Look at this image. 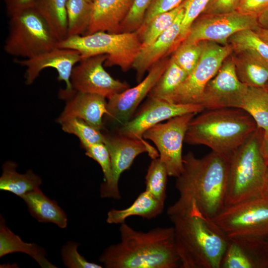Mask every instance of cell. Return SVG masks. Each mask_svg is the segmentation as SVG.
<instances>
[{"label": "cell", "instance_id": "cell-46", "mask_svg": "<svg viewBox=\"0 0 268 268\" xmlns=\"http://www.w3.org/2000/svg\"><path fill=\"white\" fill-rule=\"evenodd\" d=\"M253 30L258 37L268 45V29L258 26Z\"/></svg>", "mask_w": 268, "mask_h": 268}, {"label": "cell", "instance_id": "cell-10", "mask_svg": "<svg viewBox=\"0 0 268 268\" xmlns=\"http://www.w3.org/2000/svg\"><path fill=\"white\" fill-rule=\"evenodd\" d=\"M197 113H188L159 123L143 134V138L156 146L159 157L164 164L168 176L177 178L183 169V143L192 119Z\"/></svg>", "mask_w": 268, "mask_h": 268}, {"label": "cell", "instance_id": "cell-2", "mask_svg": "<svg viewBox=\"0 0 268 268\" xmlns=\"http://www.w3.org/2000/svg\"><path fill=\"white\" fill-rule=\"evenodd\" d=\"M121 241L107 247L99 258L106 268H176L180 260L174 229L157 227L146 232L121 224Z\"/></svg>", "mask_w": 268, "mask_h": 268}, {"label": "cell", "instance_id": "cell-29", "mask_svg": "<svg viewBox=\"0 0 268 268\" xmlns=\"http://www.w3.org/2000/svg\"><path fill=\"white\" fill-rule=\"evenodd\" d=\"M67 12V37L85 35L91 19L92 3L86 0H68Z\"/></svg>", "mask_w": 268, "mask_h": 268}, {"label": "cell", "instance_id": "cell-43", "mask_svg": "<svg viewBox=\"0 0 268 268\" xmlns=\"http://www.w3.org/2000/svg\"><path fill=\"white\" fill-rule=\"evenodd\" d=\"M9 17L22 9L33 7L35 0H3Z\"/></svg>", "mask_w": 268, "mask_h": 268}, {"label": "cell", "instance_id": "cell-18", "mask_svg": "<svg viewBox=\"0 0 268 268\" xmlns=\"http://www.w3.org/2000/svg\"><path fill=\"white\" fill-rule=\"evenodd\" d=\"M60 96L67 101L57 123H62L72 119H81L94 128L101 131L103 117L107 113L106 97L93 93H83L74 90L67 92L61 90Z\"/></svg>", "mask_w": 268, "mask_h": 268}, {"label": "cell", "instance_id": "cell-9", "mask_svg": "<svg viewBox=\"0 0 268 268\" xmlns=\"http://www.w3.org/2000/svg\"><path fill=\"white\" fill-rule=\"evenodd\" d=\"M201 42L202 51L197 65L167 101L200 104L206 85L233 51L230 44Z\"/></svg>", "mask_w": 268, "mask_h": 268}, {"label": "cell", "instance_id": "cell-13", "mask_svg": "<svg viewBox=\"0 0 268 268\" xmlns=\"http://www.w3.org/2000/svg\"><path fill=\"white\" fill-rule=\"evenodd\" d=\"M106 55L82 59L73 67L70 77L73 90L98 94L108 99L129 88L128 83L113 78L104 67Z\"/></svg>", "mask_w": 268, "mask_h": 268}, {"label": "cell", "instance_id": "cell-49", "mask_svg": "<svg viewBox=\"0 0 268 268\" xmlns=\"http://www.w3.org/2000/svg\"><path fill=\"white\" fill-rule=\"evenodd\" d=\"M264 194L268 195V182L266 183Z\"/></svg>", "mask_w": 268, "mask_h": 268}, {"label": "cell", "instance_id": "cell-11", "mask_svg": "<svg viewBox=\"0 0 268 268\" xmlns=\"http://www.w3.org/2000/svg\"><path fill=\"white\" fill-rule=\"evenodd\" d=\"M104 135V143L110 155L112 180L108 185H101L100 197L119 200L121 198L119 189L121 175L131 167L136 157L139 154L147 152L152 159L158 157L159 153L144 139L133 138L118 133Z\"/></svg>", "mask_w": 268, "mask_h": 268}, {"label": "cell", "instance_id": "cell-41", "mask_svg": "<svg viewBox=\"0 0 268 268\" xmlns=\"http://www.w3.org/2000/svg\"><path fill=\"white\" fill-rule=\"evenodd\" d=\"M240 0H210L202 14H220L236 11Z\"/></svg>", "mask_w": 268, "mask_h": 268}, {"label": "cell", "instance_id": "cell-42", "mask_svg": "<svg viewBox=\"0 0 268 268\" xmlns=\"http://www.w3.org/2000/svg\"><path fill=\"white\" fill-rule=\"evenodd\" d=\"M268 8V0H240L236 11L258 17Z\"/></svg>", "mask_w": 268, "mask_h": 268}, {"label": "cell", "instance_id": "cell-32", "mask_svg": "<svg viewBox=\"0 0 268 268\" xmlns=\"http://www.w3.org/2000/svg\"><path fill=\"white\" fill-rule=\"evenodd\" d=\"M61 125L64 132L78 137L83 148L94 143L105 142L104 134L81 119H70Z\"/></svg>", "mask_w": 268, "mask_h": 268}, {"label": "cell", "instance_id": "cell-1", "mask_svg": "<svg viewBox=\"0 0 268 268\" xmlns=\"http://www.w3.org/2000/svg\"><path fill=\"white\" fill-rule=\"evenodd\" d=\"M183 159V169L175 183L179 197L168 207V215L193 209L214 218L226 206L229 161L213 151L201 158L189 151Z\"/></svg>", "mask_w": 268, "mask_h": 268}, {"label": "cell", "instance_id": "cell-34", "mask_svg": "<svg viewBox=\"0 0 268 268\" xmlns=\"http://www.w3.org/2000/svg\"><path fill=\"white\" fill-rule=\"evenodd\" d=\"M201 51V42H183L175 49L171 59L189 74L197 65Z\"/></svg>", "mask_w": 268, "mask_h": 268}, {"label": "cell", "instance_id": "cell-37", "mask_svg": "<svg viewBox=\"0 0 268 268\" xmlns=\"http://www.w3.org/2000/svg\"><path fill=\"white\" fill-rule=\"evenodd\" d=\"M151 0H134L132 6L121 25L120 33L138 30L141 26Z\"/></svg>", "mask_w": 268, "mask_h": 268}, {"label": "cell", "instance_id": "cell-22", "mask_svg": "<svg viewBox=\"0 0 268 268\" xmlns=\"http://www.w3.org/2000/svg\"><path fill=\"white\" fill-rule=\"evenodd\" d=\"M21 198L26 204L31 215L38 222L54 223L61 228L67 227V218L65 212L57 201L45 196L39 188Z\"/></svg>", "mask_w": 268, "mask_h": 268}, {"label": "cell", "instance_id": "cell-17", "mask_svg": "<svg viewBox=\"0 0 268 268\" xmlns=\"http://www.w3.org/2000/svg\"><path fill=\"white\" fill-rule=\"evenodd\" d=\"M81 59V55L77 50L56 47L32 58L16 59L14 62L26 67V84L33 83L42 70L51 67L57 70L58 80L65 82L66 88L64 90L70 92L73 90L70 82L72 69Z\"/></svg>", "mask_w": 268, "mask_h": 268}, {"label": "cell", "instance_id": "cell-14", "mask_svg": "<svg viewBox=\"0 0 268 268\" xmlns=\"http://www.w3.org/2000/svg\"><path fill=\"white\" fill-rule=\"evenodd\" d=\"M203 110L199 104L175 103L148 97L132 119L118 128L117 133L133 138L144 139L145 131L165 120Z\"/></svg>", "mask_w": 268, "mask_h": 268}, {"label": "cell", "instance_id": "cell-48", "mask_svg": "<svg viewBox=\"0 0 268 268\" xmlns=\"http://www.w3.org/2000/svg\"><path fill=\"white\" fill-rule=\"evenodd\" d=\"M266 163V180H267V182H268V162H267Z\"/></svg>", "mask_w": 268, "mask_h": 268}, {"label": "cell", "instance_id": "cell-50", "mask_svg": "<svg viewBox=\"0 0 268 268\" xmlns=\"http://www.w3.org/2000/svg\"><path fill=\"white\" fill-rule=\"evenodd\" d=\"M265 88L268 91V83L267 84V85L266 86Z\"/></svg>", "mask_w": 268, "mask_h": 268}, {"label": "cell", "instance_id": "cell-7", "mask_svg": "<svg viewBox=\"0 0 268 268\" xmlns=\"http://www.w3.org/2000/svg\"><path fill=\"white\" fill-rule=\"evenodd\" d=\"M9 18L3 46L8 55L30 59L57 47L58 40L33 7L19 11Z\"/></svg>", "mask_w": 268, "mask_h": 268}, {"label": "cell", "instance_id": "cell-31", "mask_svg": "<svg viewBox=\"0 0 268 268\" xmlns=\"http://www.w3.org/2000/svg\"><path fill=\"white\" fill-rule=\"evenodd\" d=\"M168 176L167 169L159 157L152 159L145 178V191L163 203L166 198Z\"/></svg>", "mask_w": 268, "mask_h": 268}, {"label": "cell", "instance_id": "cell-30", "mask_svg": "<svg viewBox=\"0 0 268 268\" xmlns=\"http://www.w3.org/2000/svg\"><path fill=\"white\" fill-rule=\"evenodd\" d=\"M183 8L182 3L175 8L154 17L148 23L137 30L141 42V48L153 41L167 30L174 23Z\"/></svg>", "mask_w": 268, "mask_h": 268}, {"label": "cell", "instance_id": "cell-19", "mask_svg": "<svg viewBox=\"0 0 268 268\" xmlns=\"http://www.w3.org/2000/svg\"><path fill=\"white\" fill-rule=\"evenodd\" d=\"M185 9L180 12L172 25L150 44L141 48L134 61L132 68L136 71V80H142L145 73L157 62L177 47Z\"/></svg>", "mask_w": 268, "mask_h": 268}, {"label": "cell", "instance_id": "cell-27", "mask_svg": "<svg viewBox=\"0 0 268 268\" xmlns=\"http://www.w3.org/2000/svg\"><path fill=\"white\" fill-rule=\"evenodd\" d=\"M240 108L251 115L258 128L268 131V91L265 88L248 87Z\"/></svg>", "mask_w": 268, "mask_h": 268}, {"label": "cell", "instance_id": "cell-8", "mask_svg": "<svg viewBox=\"0 0 268 268\" xmlns=\"http://www.w3.org/2000/svg\"><path fill=\"white\" fill-rule=\"evenodd\" d=\"M212 219L229 238L265 237L268 235V195L226 205Z\"/></svg>", "mask_w": 268, "mask_h": 268}, {"label": "cell", "instance_id": "cell-6", "mask_svg": "<svg viewBox=\"0 0 268 268\" xmlns=\"http://www.w3.org/2000/svg\"><path fill=\"white\" fill-rule=\"evenodd\" d=\"M57 47L77 50L82 59L106 55L104 66H118L126 72L132 67L141 42L137 31L118 33L98 31L67 37L58 42Z\"/></svg>", "mask_w": 268, "mask_h": 268}, {"label": "cell", "instance_id": "cell-38", "mask_svg": "<svg viewBox=\"0 0 268 268\" xmlns=\"http://www.w3.org/2000/svg\"><path fill=\"white\" fill-rule=\"evenodd\" d=\"M220 268H254V267L242 248L229 239Z\"/></svg>", "mask_w": 268, "mask_h": 268}, {"label": "cell", "instance_id": "cell-25", "mask_svg": "<svg viewBox=\"0 0 268 268\" xmlns=\"http://www.w3.org/2000/svg\"><path fill=\"white\" fill-rule=\"evenodd\" d=\"M17 164L6 161L2 165L0 178V189L8 191L21 198L26 194L39 188L41 178L29 170L24 174L17 172Z\"/></svg>", "mask_w": 268, "mask_h": 268}, {"label": "cell", "instance_id": "cell-28", "mask_svg": "<svg viewBox=\"0 0 268 268\" xmlns=\"http://www.w3.org/2000/svg\"><path fill=\"white\" fill-rule=\"evenodd\" d=\"M188 74L171 58L166 70L150 91L148 97L168 101Z\"/></svg>", "mask_w": 268, "mask_h": 268}, {"label": "cell", "instance_id": "cell-33", "mask_svg": "<svg viewBox=\"0 0 268 268\" xmlns=\"http://www.w3.org/2000/svg\"><path fill=\"white\" fill-rule=\"evenodd\" d=\"M228 42L233 51H253L268 60V45L252 29H246L234 34L229 38Z\"/></svg>", "mask_w": 268, "mask_h": 268}, {"label": "cell", "instance_id": "cell-20", "mask_svg": "<svg viewBox=\"0 0 268 268\" xmlns=\"http://www.w3.org/2000/svg\"><path fill=\"white\" fill-rule=\"evenodd\" d=\"M134 0H94L90 23L85 35L98 31L120 33L121 24Z\"/></svg>", "mask_w": 268, "mask_h": 268}, {"label": "cell", "instance_id": "cell-12", "mask_svg": "<svg viewBox=\"0 0 268 268\" xmlns=\"http://www.w3.org/2000/svg\"><path fill=\"white\" fill-rule=\"evenodd\" d=\"M258 26L257 17L244 15L237 11L220 14H201L194 21L183 42L209 41L226 45L234 34L246 29L254 30Z\"/></svg>", "mask_w": 268, "mask_h": 268}, {"label": "cell", "instance_id": "cell-35", "mask_svg": "<svg viewBox=\"0 0 268 268\" xmlns=\"http://www.w3.org/2000/svg\"><path fill=\"white\" fill-rule=\"evenodd\" d=\"M210 0H184L182 2L185 9L178 47L187 36L194 21L201 14Z\"/></svg>", "mask_w": 268, "mask_h": 268}, {"label": "cell", "instance_id": "cell-4", "mask_svg": "<svg viewBox=\"0 0 268 268\" xmlns=\"http://www.w3.org/2000/svg\"><path fill=\"white\" fill-rule=\"evenodd\" d=\"M257 129L253 118L241 108L206 110L192 119L184 142L206 146L230 161Z\"/></svg>", "mask_w": 268, "mask_h": 268}, {"label": "cell", "instance_id": "cell-23", "mask_svg": "<svg viewBox=\"0 0 268 268\" xmlns=\"http://www.w3.org/2000/svg\"><path fill=\"white\" fill-rule=\"evenodd\" d=\"M15 252H22L31 256L43 268H55L46 258L44 249L35 243L23 242L20 237L6 226L5 221L0 218V257Z\"/></svg>", "mask_w": 268, "mask_h": 268}, {"label": "cell", "instance_id": "cell-51", "mask_svg": "<svg viewBox=\"0 0 268 268\" xmlns=\"http://www.w3.org/2000/svg\"><path fill=\"white\" fill-rule=\"evenodd\" d=\"M87 1L91 2V3H93L94 0H86Z\"/></svg>", "mask_w": 268, "mask_h": 268}, {"label": "cell", "instance_id": "cell-40", "mask_svg": "<svg viewBox=\"0 0 268 268\" xmlns=\"http://www.w3.org/2000/svg\"><path fill=\"white\" fill-rule=\"evenodd\" d=\"M184 0H151L146 11L141 26L148 23L154 17L158 14L171 10L178 7Z\"/></svg>", "mask_w": 268, "mask_h": 268}, {"label": "cell", "instance_id": "cell-45", "mask_svg": "<svg viewBox=\"0 0 268 268\" xmlns=\"http://www.w3.org/2000/svg\"><path fill=\"white\" fill-rule=\"evenodd\" d=\"M259 26L268 29V8L258 17Z\"/></svg>", "mask_w": 268, "mask_h": 268}, {"label": "cell", "instance_id": "cell-39", "mask_svg": "<svg viewBox=\"0 0 268 268\" xmlns=\"http://www.w3.org/2000/svg\"><path fill=\"white\" fill-rule=\"evenodd\" d=\"M79 244L68 242L61 251L63 262L69 268H101L102 266L87 261L78 252Z\"/></svg>", "mask_w": 268, "mask_h": 268}, {"label": "cell", "instance_id": "cell-44", "mask_svg": "<svg viewBox=\"0 0 268 268\" xmlns=\"http://www.w3.org/2000/svg\"><path fill=\"white\" fill-rule=\"evenodd\" d=\"M260 150L266 162H268V131L264 132Z\"/></svg>", "mask_w": 268, "mask_h": 268}, {"label": "cell", "instance_id": "cell-36", "mask_svg": "<svg viewBox=\"0 0 268 268\" xmlns=\"http://www.w3.org/2000/svg\"><path fill=\"white\" fill-rule=\"evenodd\" d=\"M84 149L85 155L96 161L102 169L104 179L101 185L106 186L110 184L112 180L111 163L110 153L105 143H94Z\"/></svg>", "mask_w": 268, "mask_h": 268}, {"label": "cell", "instance_id": "cell-5", "mask_svg": "<svg viewBox=\"0 0 268 268\" xmlns=\"http://www.w3.org/2000/svg\"><path fill=\"white\" fill-rule=\"evenodd\" d=\"M258 130L238 148L229 161L226 205L264 194L266 163L260 150L263 134L261 136Z\"/></svg>", "mask_w": 268, "mask_h": 268}, {"label": "cell", "instance_id": "cell-21", "mask_svg": "<svg viewBox=\"0 0 268 268\" xmlns=\"http://www.w3.org/2000/svg\"><path fill=\"white\" fill-rule=\"evenodd\" d=\"M232 57L240 80L248 87L265 88L268 83V60L257 53L235 51Z\"/></svg>", "mask_w": 268, "mask_h": 268}, {"label": "cell", "instance_id": "cell-26", "mask_svg": "<svg viewBox=\"0 0 268 268\" xmlns=\"http://www.w3.org/2000/svg\"><path fill=\"white\" fill-rule=\"evenodd\" d=\"M68 0H35L33 7L48 25L58 42L67 37Z\"/></svg>", "mask_w": 268, "mask_h": 268}, {"label": "cell", "instance_id": "cell-16", "mask_svg": "<svg viewBox=\"0 0 268 268\" xmlns=\"http://www.w3.org/2000/svg\"><path fill=\"white\" fill-rule=\"evenodd\" d=\"M170 59L164 58L148 71L145 77L132 88L117 93L108 99L107 113L104 116L109 123L120 127L133 117L136 110L169 65Z\"/></svg>", "mask_w": 268, "mask_h": 268}, {"label": "cell", "instance_id": "cell-3", "mask_svg": "<svg viewBox=\"0 0 268 268\" xmlns=\"http://www.w3.org/2000/svg\"><path fill=\"white\" fill-rule=\"evenodd\" d=\"M169 217L180 268H221L229 238L212 219L196 210Z\"/></svg>", "mask_w": 268, "mask_h": 268}, {"label": "cell", "instance_id": "cell-47", "mask_svg": "<svg viewBox=\"0 0 268 268\" xmlns=\"http://www.w3.org/2000/svg\"><path fill=\"white\" fill-rule=\"evenodd\" d=\"M263 239L265 247L267 252L268 253V235L266 237H263Z\"/></svg>", "mask_w": 268, "mask_h": 268}, {"label": "cell", "instance_id": "cell-24", "mask_svg": "<svg viewBox=\"0 0 268 268\" xmlns=\"http://www.w3.org/2000/svg\"><path fill=\"white\" fill-rule=\"evenodd\" d=\"M164 203L156 199L148 192L140 193L134 201L127 208L122 209H112L107 213L106 222L109 224H122L132 216H138L151 219L161 214Z\"/></svg>", "mask_w": 268, "mask_h": 268}, {"label": "cell", "instance_id": "cell-15", "mask_svg": "<svg viewBox=\"0 0 268 268\" xmlns=\"http://www.w3.org/2000/svg\"><path fill=\"white\" fill-rule=\"evenodd\" d=\"M248 88L238 77L233 58L225 59L206 85L200 104L204 110L240 108Z\"/></svg>", "mask_w": 268, "mask_h": 268}]
</instances>
